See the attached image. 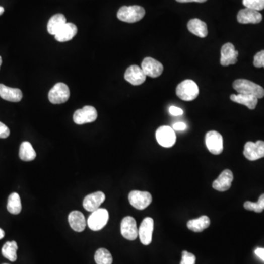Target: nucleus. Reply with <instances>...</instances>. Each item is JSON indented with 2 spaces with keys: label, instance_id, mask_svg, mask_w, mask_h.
I'll return each instance as SVG.
<instances>
[{
  "label": "nucleus",
  "instance_id": "obj_1",
  "mask_svg": "<svg viewBox=\"0 0 264 264\" xmlns=\"http://www.w3.org/2000/svg\"><path fill=\"white\" fill-rule=\"evenodd\" d=\"M233 88L241 94L252 95L257 99L264 97V89L260 85L247 80H236L233 82Z\"/></svg>",
  "mask_w": 264,
  "mask_h": 264
},
{
  "label": "nucleus",
  "instance_id": "obj_2",
  "mask_svg": "<svg viewBox=\"0 0 264 264\" xmlns=\"http://www.w3.org/2000/svg\"><path fill=\"white\" fill-rule=\"evenodd\" d=\"M146 14V11L139 6H123L119 9L117 17L119 20L127 23L139 22Z\"/></svg>",
  "mask_w": 264,
  "mask_h": 264
},
{
  "label": "nucleus",
  "instance_id": "obj_3",
  "mask_svg": "<svg viewBox=\"0 0 264 264\" xmlns=\"http://www.w3.org/2000/svg\"><path fill=\"white\" fill-rule=\"evenodd\" d=\"M176 95L179 99L183 101H193L199 94V88L197 84L191 80L181 82L176 88Z\"/></svg>",
  "mask_w": 264,
  "mask_h": 264
},
{
  "label": "nucleus",
  "instance_id": "obj_4",
  "mask_svg": "<svg viewBox=\"0 0 264 264\" xmlns=\"http://www.w3.org/2000/svg\"><path fill=\"white\" fill-rule=\"evenodd\" d=\"M109 220V212L107 209L99 208L95 212H92L88 219V225L90 229L98 231L107 225Z\"/></svg>",
  "mask_w": 264,
  "mask_h": 264
},
{
  "label": "nucleus",
  "instance_id": "obj_5",
  "mask_svg": "<svg viewBox=\"0 0 264 264\" xmlns=\"http://www.w3.org/2000/svg\"><path fill=\"white\" fill-rule=\"evenodd\" d=\"M128 201L132 207L135 209L138 210H144L152 202V196L148 191L134 190L128 194Z\"/></svg>",
  "mask_w": 264,
  "mask_h": 264
},
{
  "label": "nucleus",
  "instance_id": "obj_6",
  "mask_svg": "<svg viewBox=\"0 0 264 264\" xmlns=\"http://www.w3.org/2000/svg\"><path fill=\"white\" fill-rule=\"evenodd\" d=\"M70 97V90L65 83L56 84L49 93L50 102L54 104H63Z\"/></svg>",
  "mask_w": 264,
  "mask_h": 264
},
{
  "label": "nucleus",
  "instance_id": "obj_7",
  "mask_svg": "<svg viewBox=\"0 0 264 264\" xmlns=\"http://www.w3.org/2000/svg\"><path fill=\"white\" fill-rule=\"evenodd\" d=\"M158 143L162 147L171 148L176 142V135L171 127L167 125L159 127L156 132Z\"/></svg>",
  "mask_w": 264,
  "mask_h": 264
},
{
  "label": "nucleus",
  "instance_id": "obj_8",
  "mask_svg": "<svg viewBox=\"0 0 264 264\" xmlns=\"http://www.w3.org/2000/svg\"><path fill=\"white\" fill-rule=\"evenodd\" d=\"M98 113L96 108L85 106L83 109H77L74 114V121L78 125L92 123L97 119Z\"/></svg>",
  "mask_w": 264,
  "mask_h": 264
},
{
  "label": "nucleus",
  "instance_id": "obj_9",
  "mask_svg": "<svg viewBox=\"0 0 264 264\" xmlns=\"http://www.w3.org/2000/svg\"><path fill=\"white\" fill-rule=\"evenodd\" d=\"M206 145L209 152L219 155L223 151V138L219 132L210 131L206 135Z\"/></svg>",
  "mask_w": 264,
  "mask_h": 264
},
{
  "label": "nucleus",
  "instance_id": "obj_10",
  "mask_svg": "<svg viewBox=\"0 0 264 264\" xmlns=\"http://www.w3.org/2000/svg\"><path fill=\"white\" fill-rule=\"evenodd\" d=\"M141 69L148 77L157 78L162 75L164 67L160 62L152 57H146L141 64Z\"/></svg>",
  "mask_w": 264,
  "mask_h": 264
},
{
  "label": "nucleus",
  "instance_id": "obj_11",
  "mask_svg": "<svg viewBox=\"0 0 264 264\" xmlns=\"http://www.w3.org/2000/svg\"><path fill=\"white\" fill-rule=\"evenodd\" d=\"M244 155L249 161H255L264 157V142H247L244 146Z\"/></svg>",
  "mask_w": 264,
  "mask_h": 264
},
{
  "label": "nucleus",
  "instance_id": "obj_12",
  "mask_svg": "<svg viewBox=\"0 0 264 264\" xmlns=\"http://www.w3.org/2000/svg\"><path fill=\"white\" fill-rule=\"evenodd\" d=\"M120 232L125 239L129 241L136 239L138 236L136 220L132 217H124L120 225Z\"/></svg>",
  "mask_w": 264,
  "mask_h": 264
},
{
  "label": "nucleus",
  "instance_id": "obj_13",
  "mask_svg": "<svg viewBox=\"0 0 264 264\" xmlns=\"http://www.w3.org/2000/svg\"><path fill=\"white\" fill-rule=\"evenodd\" d=\"M154 225V220L151 217H146L142 222L141 226L138 229V236L144 245H149L152 241Z\"/></svg>",
  "mask_w": 264,
  "mask_h": 264
},
{
  "label": "nucleus",
  "instance_id": "obj_14",
  "mask_svg": "<svg viewBox=\"0 0 264 264\" xmlns=\"http://www.w3.org/2000/svg\"><path fill=\"white\" fill-rule=\"evenodd\" d=\"M146 74L140 66L133 65L128 67L125 72L124 78L132 85H141L146 81Z\"/></svg>",
  "mask_w": 264,
  "mask_h": 264
},
{
  "label": "nucleus",
  "instance_id": "obj_15",
  "mask_svg": "<svg viewBox=\"0 0 264 264\" xmlns=\"http://www.w3.org/2000/svg\"><path fill=\"white\" fill-rule=\"evenodd\" d=\"M239 51L235 49L234 45L231 43L224 44L221 49L220 64L223 66L234 65L237 62Z\"/></svg>",
  "mask_w": 264,
  "mask_h": 264
},
{
  "label": "nucleus",
  "instance_id": "obj_16",
  "mask_svg": "<svg viewBox=\"0 0 264 264\" xmlns=\"http://www.w3.org/2000/svg\"><path fill=\"white\" fill-rule=\"evenodd\" d=\"M105 194L102 191H96L88 194L83 201V207L88 212H93L100 208L105 201Z\"/></svg>",
  "mask_w": 264,
  "mask_h": 264
},
{
  "label": "nucleus",
  "instance_id": "obj_17",
  "mask_svg": "<svg viewBox=\"0 0 264 264\" xmlns=\"http://www.w3.org/2000/svg\"><path fill=\"white\" fill-rule=\"evenodd\" d=\"M263 19L261 14L255 10L246 9H241L238 13L237 20L240 24H258Z\"/></svg>",
  "mask_w": 264,
  "mask_h": 264
},
{
  "label": "nucleus",
  "instance_id": "obj_18",
  "mask_svg": "<svg viewBox=\"0 0 264 264\" xmlns=\"http://www.w3.org/2000/svg\"><path fill=\"white\" fill-rule=\"evenodd\" d=\"M233 181V174L231 170H225L222 172L220 176L213 182L214 189L219 191H225L231 187L232 182Z\"/></svg>",
  "mask_w": 264,
  "mask_h": 264
},
{
  "label": "nucleus",
  "instance_id": "obj_19",
  "mask_svg": "<svg viewBox=\"0 0 264 264\" xmlns=\"http://www.w3.org/2000/svg\"><path fill=\"white\" fill-rule=\"evenodd\" d=\"M0 97L11 102H19L23 97V94L20 89L9 88L0 84Z\"/></svg>",
  "mask_w": 264,
  "mask_h": 264
},
{
  "label": "nucleus",
  "instance_id": "obj_20",
  "mask_svg": "<svg viewBox=\"0 0 264 264\" xmlns=\"http://www.w3.org/2000/svg\"><path fill=\"white\" fill-rule=\"evenodd\" d=\"M69 223L74 231L82 232L86 228L87 222L85 216L79 211H73L69 215Z\"/></svg>",
  "mask_w": 264,
  "mask_h": 264
},
{
  "label": "nucleus",
  "instance_id": "obj_21",
  "mask_svg": "<svg viewBox=\"0 0 264 264\" xmlns=\"http://www.w3.org/2000/svg\"><path fill=\"white\" fill-rule=\"evenodd\" d=\"M77 33V27L75 24L66 23L54 37L57 41L66 42L73 39Z\"/></svg>",
  "mask_w": 264,
  "mask_h": 264
},
{
  "label": "nucleus",
  "instance_id": "obj_22",
  "mask_svg": "<svg viewBox=\"0 0 264 264\" xmlns=\"http://www.w3.org/2000/svg\"><path fill=\"white\" fill-rule=\"evenodd\" d=\"M190 33L197 35L200 38H206L208 35L207 25L205 22L198 19H191L187 24Z\"/></svg>",
  "mask_w": 264,
  "mask_h": 264
},
{
  "label": "nucleus",
  "instance_id": "obj_23",
  "mask_svg": "<svg viewBox=\"0 0 264 264\" xmlns=\"http://www.w3.org/2000/svg\"><path fill=\"white\" fill-rule=\"evenodd\" d=\"M231 99L233 102L246 106L249 109H255L257 101H258V99L255 96H252V95L241 94V93L238 95H231Z\"/></svg>",
  "mask_w": 264,
  "mask_h": 264
},
{
  "label": "nucleus",
  "instance_id": "obj_24",
  "mask_svg": "<svg viewBox=\"0 0 264 264\" xmlns=\"http://www.w3.org/2000/svg\"><path fill=\"white\" fill-rule=\"evenodd\" d=\"M66 23L67 22H66L65 16L60 14H56L53 16L48 22V32L50 35H55Z\"/></svg>",
  "mask_w": 264,
  "mask_h": 264
},
{
  "label": "nucleus",
  "instance_id": "obj_25",
  "mask_svg": "<svg viewBox=\"0 0 264 264\" xmlns=\"http://www.w3.org/2000/svg\"><path fill=\"white\" fill-rule=\"evenodd\" d=\"M210 224V219L207 216H202L199 218L189 220L187 223V227L190 231L200 233L209 228Z\"/></svg>",
  "mask_w": 264,
  "mask_h": 264
},
{
  "label": "nucleus",
  "instance_id": "obj_26",
  "mask_svg": "<svg viewBox=\"0 0 264 264\" xmlns=\"http://www.w3.org/2000/svg\"><path fill=\"white\" fill-rule=\"evenodd\" d=\"M19 157L22 160L25 161V162H30L35 159L36 153L31 143L26 141L21 144L20 149H19Z\"/></svg>",
  "mask_w": 264,
  "mask_h": 264
},
{
  "label": "nucleus",
  "instance_id": "obj_27",
  "mask_svg": "<svg viewBox=\"0 0 264 264\" xmlns=\"http://www.w3.org/2000/svg\"><path fill=\"white\" fill-rule=\"evenodd\" d=\"M17 243L15 241H7L2 248V254L10 261L14 262L17 260Z\"/></svg>",
  "mask_w": 264,
  "mask_h": 264
},
{
  "label": "nucleus",
  "instance_id": "obj_28",
  "mask_svg": "<svg viewBox=\"0 0 264 264\" xmlns=\"http://www.w3.org/2000/svg\"><path fill=\"white\" fill-rule=\"evenodd\" d=\"M22 202L19 194L14 192L10 194L7 204V209L10 213L12 215H19L22 212Z\"/></svg>",
  "mask_w": 264,
  "mask_h": 264
},
{
  "label": "nucleus",
  "instance_id": "obj_29",
  "mask_svg": "<svg viewBox=\"0 0 264 264\" xmlns=\"http://www.w3.org/2000/svg\"><path fill=\"white\" fill-rule=\"evenodd\" d=\"M112 256L105 248H99L95 254V261L96 264H112Z\"/></svg>",
  "mask_w": 264,
  "mask_h": 264
},
{
  "label": "nucleus",
  "instance_id": "obj_30",
  "mask_svg": "<svg viewBox=\"0 0 264 264\" xmlns=\"http://www.w3.org/2000/svg\"><path fill=\"white\" fill-rule=\"evenodd\" d=\"M244 207L248 211H252V212H255L256 213H261L264 210V194L260 196L257 202L247 201V202L244 203Z\"/></svg>",
  "mask_w": 264,
  "mask_h": 264
},
{
  "label": "nucleus",
  "instance_id": "obj_31",
  "mask_svg": "<svg viewBox=\"0 0 264 264\" xmlns=\"http://www.w3.org/2000/svg\"><path fill=\"white\" fill-rule=\"evenodd\" d=\"M243 5L247 9L260 11L264 9V0H243Z\"/></svg>",
  "mask_w": 264,
  "mask_h": 264
},
{
  "label": "nucleus",
  "instance_id": "obj_32",
  "mask_svg": "<svg viewBox=\"0 0 264 264\" xmlns=\"http://www.w3.org/2000/svg\"><path fill=\"white\" fill-rule=\"evenodd\" d=\"M196 257L194 254L187 251L182 252V258L180 264H195Z\"/></svg>",
  "mask_w": 264,
  "mask_h": 264
},
{
  "label": "nucleus",
  "instance_id": "obj_33",
  "mask_svg": "<svg viewBox=\"0 0 264 264\" xmlns=\"http://www.w3.org/2000/svg\"><path fill=\"white\" fill-rule=\"evenodd\" d=\"M253 64L256 68H264V50L259 51L255 54Z\"/></svg>",
  "mask_w": 264,
  "mask_h": 264
},
{
  "label": "nucleus",
  "instance_id": "obj_34",
  "mask_svg": "<svg viewBox=\"0 0 264 264\" xmlns=\"http://www.w3.org/2000/svg\"><path fill=\"white\" fill-rule=\"evenodd\" d=\"M10 135V129L7 125L0 122V138L6 139L9 138Z\"/></svg>",
  "mask_w": 264,
  "mask_h": 264
},
{
  "label": "nucleus",
  "instance_id": "obj_35",
  "mask_svg": "<svg viewBox=\"0 0 264 264\" xmlns=\"http://www.w3.org/2000/svg\"><path fill=\"white\" fill-rule=\"evenodd\" d=\"M169 111H170V113L173 116H180L183 114V111L182 110L181 108L174 107V106L170 107Z\"/></svg>",
  "mask_w": 264,
  "mask_h": 264
},
{
  "label": "nucleus",
  "instance_id": "obj_36",
  "mask_svg": "<svg viewBox=\"0 0 264 264\" xmlns=\"http://www.w3.org/2000/svg\"><path fill=\"white\" fill-rule=\"evenodd\" d=\"M187 125L183 122H178V123L173 124V128L174 131H184Z\"/></svg>",
  "mask_w": 264,
  "mask_h": 264
},
{
  "label": "nucleus",
  "instance_id": "obj_37",
  "mask_svg": "<svg viewBox=\"0 0 264 264\" xmlns=\"http://www.w3.org/2000/svg\"><path fill=\"white\" fill-rule=\"evenodd\" d=\"M255 255L264 261V248H257L255 250Z\"/></svg>",
  "mask_w": 264,
  "mask_h": 264
},
{
  "label": "nucleus",
  "instance_id": "obj_38",
  "mask_svg": "<svg viewBox=\"0 0 264 264\" xmlns=\"http://www.w3.org/2000/svg\"><path fill=\"white\" fill-rule=\"evenodd\" d=\"M178 3H203L207 2V0H176Z\"/></svg>",
  "mask_w": 264,
  "mask_h": 264
},
{
  "label": "nucleus",
  "instance_id": "obj_39",
  "mask_svg": "<svg viewBox=\"0 0 264 264\" xmlns=\"http://www.w3.org/2000/svg\"><path fill=\"white\" fill-rule=\"evenodd\" d=\"M5 236V232L3 229L0 228V239H3Z\"/></svg>",
  "mask_w": 264,
  "mask_h": 264
},
{
  "label": "nucleus",
  "instance_id": "obj_40",
  "mask_svg": "<svg viewBox=\"0 0 264 264\" xmlns=\"http://www.w3.org/2000/svg\"><path fill=\"white\" fill-rule=\"evenodd\" d=\"M4 11H5L4 8L1 7V6H0V16H1L2 14H3V13H4Z\"/></svg>",
  "mask_w": 264,
  "mask_h": 264
},
{
  "label": "nucleus",
  "instance_id": "obj_41",
  "mask_svg": "<svg viewBox=\"0 0 264 264\" xmlns=\"http://www.w3.org/2000/svg\"><path fill=\"white\" fill-rule=\"evenodd\" d=\"M2 62H3V59H2V57H0V66L2 65Z\"/></svg>",
  "mask_w": 264,
  "mask_h": 264
},
{
  "label": "nucleus",
  "instance_id": "obj_42",
  "mask_svg": "<svg viewBox=\"0 0 264 264\" xmlns=\"http://www.w3.org/2000/svg\"><path fill=\"white\" fill-rule=\"evenodd\" d=\"M3 264H8V263H3Z\"/></svg>",
  "mask_w": 264,
  "mask_h": 264
}]
</instances>
